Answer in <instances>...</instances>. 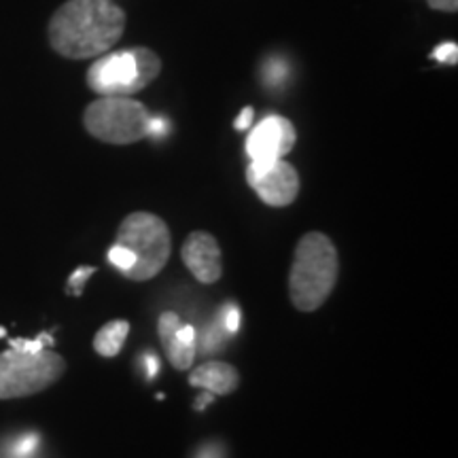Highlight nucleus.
<instances>
[{
  "label": "nucleus",
  "instance_id": "21",
  "mask_svg": "<svg viewBox=\"0 0 458 458\" xmlns=\"http://www.w3.org/2000/svg\"><path fill=\"white\" fill-rule=\"evenodd\" d=\"M176 337L182 344H196V327H191V325H181L179 329H176Z\"/></svg>",
  "mask_w": 458,
  "mask_h": 458
},
{
  "label": "nucleus",
  "instance_id": "4",
  "mask_svg": "<svg viewBox=\"0 0 458 458\" xmlns=\"http://www.w3.org/2000/svg\"><path fill=\"white\" fill-rule=\"evenodd\" d=\"M159 72L162 60L156 51L147 47L113 51L91 64L88 85L98 96H131L156 81Z\"/></svg>",
  "mask_w": 458,
  "mask_h": 458
},
{
  "label": "nucleus",
  "instance_id": "5",
  "mask_svg": "<svg viewBox=\"0 0 458 458\" xmlns=\"http://www.w3.org/2000/svg\"><path fill=\"white\" fill-rule=\"evenodd\" d=\"M66 371V360L54 351L26 352L11 348L0 352V399L30 397L55 385Z\"/></svg>",
  "mask_w": 458,
  "mask_h": 458
},
{
  "label": "nucleus",
  "instance_id": "7",
  "mask_svg": "<svg viewBox=\"0 0 458 458\" xmlns=\"http://www.w3.org/2000/svg\"><path fill=\"white\" fill-rule=\"evenodd\" d=\"M246 181L261 202L272 208H284L300 196V174L283 157L250 159Z\"/></svg>",
  "mask_w": 458,
  "mask_h": 458
},
{
  "label": "nucleus",
  "instance_id": "8",
  "mask_svg": "<svg viewBox=\"0 0 458 458\" xmlns=\"http://www.w3.org/2000/svg\"><path fill=\"white\" fill-rule=\"evenodd\" d=\"M182 263L198 283L215 284L223 276V255L216 238L208 232L189 233L181 249Z\"/></svg>",
  "mask_w": 458,
  "mask_h": 458
},
{
  "label": "nucleus",
  "instance_id": "23",
  "mask_svg": "<svg viewBox=\"0 0 458 458\" xmlns=\"http://www.w3.org/2000/svg\"><path fill=\"white\" fill-rule=\"evenodd\" d=\"M213 399H215V394H213V393H208V391H206V393L202 394V397H199V399H198V403H196V410H204V408H206V405H208V403H213Z\"/></svg>",
  "mask_w": 458,
  "mask_h": 458
},
{
  "label": "nucleus",
  "instance_id": "3",
  "mask_svg": "<svg viewBox=\"0 0 458 458\" xmlns=\"http://www.w3.org/2000/svg\"><path fill=\"white\" fill-rule=\"evenodd\" d=\"M114 244L122 246L134 257V266L128 272V280L145 283L156 278L164 270L172 255V236L162 216L145 213H131L117 229Z\"/></svg>",
  "mask_w": 458,
  "mask_h": 458
},
{
  "label": "nucleus",
  "instance_id": "20",
  "mask_svg": "<svg viewBox=\"0 0 458 458\" xmlns=\"http://www.w3.org/2000/svg\"><path fill=\"white\" fill-rule=\"evenodd\" d=\"M250 122H253V108L246 106V108H242V113L238 114V119H236V123H233V128H236L238 131H244V130H249Z\"/></svg>",
  "mask_w": 458,
  "mask_h": 458
},
{
  "label": "nucleus",
  "instance_id": "11",
  "mask_svg": "<svg viewBox=\"0 0 458 458\" xmlns=\"http://www.w3.org/2000/svg\"><path fill=\"white\" fill-rule=\"evenodd\" d=\"M181 318L176 312H164L157 320V334L159 340L164 344L165 357L172 363V368L185 371L193 365V359H196V344H182L179 337H176V329L181 327Z\"/></svg>",
  "mask_w": 458,
  "mask_h": 458
},
{
  "label": "nucleus",
  "instance_id": "19",
  "mask_svg": "<svg viewBox=\"0 0 458 458\" xmlns=\"http://www.w3.org/2000/svg\"><path fill=\"white\" fill-rule=\"evenodd\" d=\"M428 7L435 11H445V13H456L458 0H428Z\"/></svg>",
  "mask_w": 458,
  "mask_h": 458
},
{
  "label": "nucleus",
  "instance_id": "16",
  "mask_svg": "<svg viewBox=\"0 0 458 458\" xmlns=\"http://www.w3.org/2000/svg\"><path fill=\"white\" fill-rule=\"evenodd\" d=\"M284 72H286V68H284V64L280 60L267 62L266 71H263V74H266V81L272 83V85H278L280 81H283V74Z\"/></svg>",
  "mask_w": 458,
  "mask_h": 458
},
{
  "label": "nucleus",
  "instance_id": "13",
  "mask_svg": "<svg viewBox=\"0 0 458 458\" xmlns=\"http://www.w3.org/2000/svg\"><path fill=\"white\" fill-rule=\"evenodd\" d=\"M38 444H41V435L26 433L11 444L9 454H11V458H30L34 452L38 450Z\"/></svg>",
  "mask_w": 458,
  "mask_h": 458
},
{
  "label": "nucleus",
  "instance_id": "15",
  "mask_svg": "<svg viewBox=\"0 0 458 458\" xmlns=\"http://www.w3.org/2000/svg\"><path fill=\"white\" fill-rule=\"evenodd\" d=\"M433 60L442 62V64H452L454 66L458 62V45L456 43H444L439 47L433 49L431 54Z\"/></svg>",
  "mask_w": 458,
  "mask_h": 458
},
{
  "label": "nucleus",
  "instance_id": "2",
  "mask_svg": "<svg viewBox=\"0 0 458 458\" xmlns=\"http://www.w3.org/2000/svg\"><path fill=\"white\" fill-rule=\"evenodd\" d=\"M340 276V257L331 238L306 233L295 246L289 272V297L300 312H314L329 300Z\"/></svg>",
  "mask_w": 458,
  "mask_h": 458
},
{
  "label": "nucleus",
  "instance_id": "6",
  "mask_svg": "<svg viewBox=\"0 0 458 458\" xmlns=\"http://www.w3.org/2000/svg\"><path fill=\"white\" fill-rule=\"evenodd\" d=\"M151 114L130 96H100L83 113L85 130L108 145H131L147 136Z\"/></svg>",
  "mask_w": 458,
  "mask_h": 458
},
{
  "label": "nucleus",
  "instance_id": "14",
  "mask_svg": "<svg viewBox=\"0 0 458 458\" xmlns=\"http://www.w3.org/2000/svg\"><path fill=\"white\" fill-rule=\"evenodd\" d=\"M94 274H96V267H91V266L77 267V270L71 274V278H68L66 293L68 295H74V297H81L85 283H88V280L94 276Z\"/></svg>",
  "mask_w": 458,
  "mask_h": 458
},
{
  "label": "nucleus",
  "instance_id": "22",
  "mask_svg": "<svg viewBox=\"0 0 458 458\" xmlns=\"http://www.w3.org/2000/svg\"><path fill=\"white\" fill-rule=\"evenodd\" d=\"M145 365H147V377H148V380H153V377H156L157 371H159V360H157L156 354L148 352L145 357Z\"/></svg>",
  "mask_w": 458,
  "mask_h": 458
},
{
  "label": "nucleus",
  "instance_id": "18",
  "mask_svg": "<svg viewBox=\"0 0 458 458\" xmlns=\"http://www.w3.org/2000/svg\"><path fill=\"white\" fill-rule=\"evenodd\" d=\"M193 458H225V452H223L219 444H206Z\"/></svg>",
  "mask_w": 458,
  "mask_h": 458
},
{
  "label": "nucleus",
  "instance_id": "9",
  "mask_svg": "<svg viewBox=\"0 0 458 458\" xmlns=\"http://www.w3.org/2000/svg\"><path fill=\"white\" fill-rule=\"evenodd\" d=\"M297 131L293 123L280 114H270L250 131L246 140V153L250 159L284 157L295 147Z\"/></svg>",
  "mask_w": 458,
  "mask_h": 458
},
{
  "label": "nucleus",
  "instance_id": "1",
  "mask_svg": "<svg viewBox=\"0 0 458 458\" xmlns=\"http://www.w3.org/2000/svg\"><path fill=\"white\" fill-rule=\"evenodd\" d=\"M123 30L125 13L113 0H66L51 17L47 34L60 55L88 60L111 49Z\"/></svg>",
  "mask_w": 458,
  "mask_h": 458
},
{
  "label": "nucleus",
  "instance_id": "10",
  "mask_svg": "<svg viewBox=\"0 0 458 458\" xmlns=\"http://www.w3.org/2000/svg\"><path fill=\"white\" fill-rule=\"evenodd\" d=\"M189 385L213 394H232L240 386V374L225 360H204L191 371Z\"/></svg>",
  "mask_w": 458,
  "mask_h": 458
},
{
  "label": "nucleus",
  "instance_id": "12",
  "mask_svg": "<svg viewBox=\"0 0 458 458\" xmlns=\"http://www.w3.org/2000/svg\"><path fill=\"white\" fill-rule=\"evenodd\" d=\"M130 335V323L128 320H111V323L102 325L98 334L94 337V351L100 354V357L113 359L122 352L125 340Z\"/></svg>",
  "mask_w": 458,
  "mask_h": 458
},
{
  "label": "nucleus",
  "instance_id": "17",
  "mask_svg": "<svg viewBox=\"0 0 458 458\" xmlns=\"http://www.w3.org/2000/svg\"><path fill=\"white\" fill-rule=\"evenodd\" d=\"M223 327H225L227 334H236L240 329V310L236 306L225 308V314H223Z\"/></svg>",
  "mask_w": 458,
  "mask_h": 458
},
{
  "label": "nucleus",
  "instance_id": "24",
  "mask_svg": "<svg viewBox=\"0 0 458 458\" xmlns=\"http://www.w3.org/2000/svg\"><path fill=\"white\" fill-rule=\"evenodd\" d=\"M4 335H7V331H4L3 327H0V337H4Z\"/></svg>",
  "mask_w": 458,
  "mask_h": 458
}]
</instances>
